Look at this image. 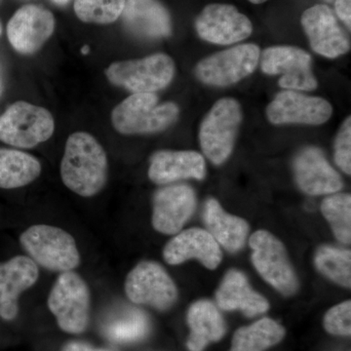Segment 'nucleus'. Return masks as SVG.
Wrapping results in <instances>:
<instances>
[{
  "label": "nucleus",
  "mask_w": 351,
  "mask_h": 351,
  "mask_svg": "<svg viewBox=\"0 0 351 351\" xmlns=\"http://www.w3.org/2000/svg\"><path fill=\"white\" fill-rule=\"evenodd\" d=\"M64 186L82 197L98 195L108 178V157L91 134L75 132L66 140L61 162Z\"/></svg>",
  "instance_id": "obj_1"
},
{
  "label": "nucleus",
  "mask_w": 351,
  "mask_h": 351,
  "mask_svg": "<svg viewBox=\"0 0 351 351\" xmlns=\"http://www.w3.org/2000/svg\"><path fill=\"white\" fill-rule=\"evenodd\" d=\"M179 114V107L172 101L158 105L154 93H133L113 108L110 120L121 135H151L169 128Z\"/></svg>",
  "instance_id": "obj_2"
},
{
  "label": "nucleus",
  "mask_w": 351,
  "mask_h": 351,
  "mask_svg": "<svg viewBox=\"0 0 351 351\" xmlns=\"http://www.w3.org/2000/svg\"><path fill=\"white\" fill-rule=\"evenodd\" d=\"M241 106L232 98L219 99L201 121L199 144L204 156L221 165L232 154L242 122Z\"/></svg>",
  "instance_id": "obj_3"
},
{
  "label": "nucleus",
  "mask_w": 351,
  "mask_h": 351,
  "mask_svg": "<svg viewBox=\"0 0 351 351\" xmlns=\"http://www.w3.org/2000/svg\"><path fill=\"white\" fill-rule=\"evenodd\" d=\"M175 62L163 53L142 59L114 62L106 69L108 82L133 93H154L172 82Z\"/></svg>",
  "instance_id": "obj_4"
},
{
  "label": "nucleus",
  "mask_w": 351,
  "mask_h": 351,
  "mask_svg": "<svg viewBox=\"0 0 351 351\" xmlns=\"http://www.w3.org/2000/svg\"><path fill=\"white\" fill-rule=\"evenodd\" d=\"M21 244L34 263L53 271H71L80 263L73 237L62 228L32 226L20 237Z\"/></svg>",
  "instance_id": "obj_5"
},
{
  "label": "nucleus",
  "mask_w": 351,
  "mask_h": 351,
  "mask_svg": "<svg viewBox=\"0 0 351 351\" xmlns=\"http://www.w3.org/2000/svg\"><path fill=\"white\" fill-rule=\"evenodd\" d=\"M54 131L52 113L27 101H16L0 117V141L21 149L43 144Z\"/></svg>",
  "instance_id": "obj_6"
},
{
  "label": "nucleus",
  "mask_w": 351,
  "mask_h": 351,
  "mask_svg": "<svg viewBox=\"0 0 351 351\" xmlns=\"http://www.w3.org/2000/svg\"><path fill=\"white\" fill-rule=\"evenodd\" d=\"M48 307L62 331L82 334L90 317V293L86 283L75 272H63L51 290Z\"/></svg>",
  "instance_id": "obj_7"
},
{
  "label": "nucleus",
  "mask_w": 351,
  "mask_h": 351,
  "mask_svg": "<svg viewBox=\"0 0 351 351\" xmlns=\"http://www.w3.org/2000/svg\"><path fill=\"white\" fill-rule=\"evenodd\" d=\"M260 56L257 44H240L201 60L196 64L195 75L209 86H230L256 71Z\"/></svg>",
  "instance_id": "obj_8"
},
{
  "label": "nucleus",
  "mask_w": 351,
  "mask_h": 351,
  "mask_svg": "<svg viewBox=\"0 0 351 351\" xmlns=\"http://www.w3.org/2000/svg\"><path fill=\"white\" fill-rule=\"evenodd\" d=\"M249 245L252 263L260 276L283 295H292L299 289V280L280 240L267 230L252 234Z\"/></svg>",
  "instance_id": "obj_9"
},
{
  "label": "nucleus",
  "mask_w": 351,
  "mask_h": 351,
  "mask_svg": "<svg viewBox=\"0 0 351 351\" xmlns=\"http://www.w3.org/2000/svg\"><path fill=\"white\" fill-rule=\"evenodd\" d=\"M125 293L133 304H147L167 311L177 301L178 291L174 281L162 265L145 261L129 272Z\"/></svg>",
  "instance_id": "obj_10"
},
{
  "label": "nucleus",
  "mask_w": 351,
  "mask_h": 351,
  "mask_svg": "<svg viewBox=\"0 0 351 351\" xmlns=\"http://www.w3.org/2000/svg\"><path fill=\"white\" fill-rule=\"evenodd\" d=\"M195 29L207 43L232 45L248 38L253 32V25L237 7L212 3L205 6L196 18Z\"/></svg>",
  "instance_id": "obj_11"
},
{
  "label": "nucleus",
  "mask_w": 351,
  "mask_h": 351,
  "mask_svg": "<svg viewBox=\"0 0 351 351\" xmlns=\"http://www.w3.org/2000/svg\"><path fill=\"white\" fill-rule=\"evenodd\" d=\"M332 114V105L325 99L292 90L277 94L267 108V119L274 125H321L331 119Z\"/></svg>",
  "instance_id": "obj_12"
},
{
  "label": "nucleus",
  "mask_w": 351,
  "mask_h": 351,
  "mask_svg": "<svg viewBox=\"0 0 351 351\" xmlns=\"http://www.w3.org/2000/svg\"><path fill=\"white\" fill-rule=\"evenodd\" d=\"M301 24L316 54L336 59L350 50V38L329 6L316 4L309 7L302 13Z\"/></svg>",
  "instance_id": "obj_13"
},
{
  "label": "nucleus",
  "mask_w": 351,
  "mask_h": 351,
  "mask_svg": "<svg viewBox=\"0 0 351 351\" xmlns=\"http://www.w3.org/2000/svg\"><path fill=\"white\" fill-rule=\"evenodd\" d=\"M54 31V16L38 4L21 7L7 25L9 43L23 55L38 52Z\"/></svg>",
  "instance_id": "obj_14"
},
{
  "label": "nucleus",
  "mask_w": 351,
  "mask_h": 351,
  "mask_svg": "<svg viewBox=\"0 0 351 351\" xmlns=\"http://www.w3.org/2000/svg\"><path fill=\"white\" fill-rule=\"evenodd\" d=\"M196 209V195L188 184H171L154 196L152 226L163 234H177Z\"/></svg>",
  "instance_id": "obj_15"
},
{
  "label": "nucleus",
  "mask_w": 351,
  "mask_h": 351,
  "mask_svg": "<svg viewBox=\"0 0 351 351\" xmlns=\"http://www.w3.org/2000/svg\"><path fill=\"white\" fill-rule=\"evenodd\" d=\"M293 169L298 186L306 195H332L343 189L341 176L318 147L302 149L295 157Z\"/></svg>",
  "instance_id": "obj_16"
},
{
  "label": "nucleus",
  "mask_w": 351,
  "mask_h": 351,
  "mask_svg": "<svg viewBox=\"0 0 351 351\" xmlns=\"http://www.w3.org/2000/svg\"><path fill=\"white\" fill-rule=\"evenodd\" d=\"M163 257L172 265L196 258L207 269H215L221 263L223 255L218 242L207 230L193 228L177 233L166 244Z\"/></svg>",
  "instance_id": "obj_17"
},
{
  "label": "nucleus",
  "mask_w": 351,
  "mask_h": 351,
  "mask_svg": "<svg viewBox=\"0 0 351 351\" xmlns=\"http://www.w3.org/2000/svg\"><path fill=\"white\" fill-rule=\"evenodd\" d=\"M122 22L127 31L144 39H160L172 34L169 11L159 0H126Z\"/></svg>",
  "instance_id": "obj_18"
},
{
  "label": "nucleus",
  "mask_w": 351,
  "mask_h": 351,
  "mask_svg": "<svg viewBox=\"0 0 351 351\" xmlns=\"http://www.w3.org/2000/svg\"><path fill=\"white\" fill-rule=\"evenodd\" d=\"M206 176L204 157L193 151H160L151 158L149 178L156 184H168L181 180L200 181Z\"/></svg>",
  "instance_id": "obj_19"
},
{
  "label": "nucleus",
  "mask_w": 351,
  "mask_h": 351,
  "mask_svg": "<svg viewBox=\"0 0 351 351\" xmlns=\"http://www.w3.org/2000/svg\"><path fill=\"white\" fill-rule=\"evenodd\" d=\"M216 301L223 311L239 309L248 317L267 313L269 304L251 288L247 277L239 270L226 274L216 292Z\"/></svg>",
  "instance_id": "obj_20"
},
{
  "label": "nucleus",
  "mask_w": 351,
  "mask_h": 351,
  "mask_svg": "<svg viewBox=\"0 0 351 351\" xmlns=\"http://www.w3.org/2000/svg\"><path fill=\"white\" fill-rule=\"evenodd\" d=\"M203 219L207 232L226 250L235 253L243 248L249 233V225L245 219L226 213L214 198L205 202Z\"/></svg>",
  "instance_id": "obj_21"
},
{
  "label": "nucleus",
  "mask_w": 351,
  "mask_h": 351,
  "mask_svg": "<svg viewBox=\"0 0 351 351\" xmlns=\"http://www.w3.org/2000/svg\"><path fill=\"white\" fill-rule=\"evenodd\" d=\"M188 323L191 329L188 348L191 351H202L212 341L223 338L226 332L223 316L213 302L206 300L191 304Z\"/></svg>",
  "instance_id": "obj_22"
},
{
  "label": "nucleus",
  "mask_w": 351,
  "mask_h": 351,
  "mask_svg": "<svg viewBox=\"0 0 351 351\" xmlns=\"http://www.w3.org/2000/svg\"><path fill=\"white\" fill-rule=\"evenodd\" d=\"M38 276V265L31 258L17 256L0 263V304L17 301L21 293L36 284Z\"/></svg>",
  "instance_id": "obj_23"
},
{
  "label": "nucleus",
  "mask_w": 351,
  "mask_h": 351,
  "mask_svg": "<svg viewBox=\"0 0 351 351\" xmlns=\"http://www.w3.org/2000/svg\"><path fill=\"white\" fill-rule=\"evenodd\" d=\"M41 174L38 159L16 149H0V188H22Z\"/></svg>",
  "instance_id": "obj_24"
},
{
  "label": "nucleus",
  "mask_w": 351,
  "mask_h": 351,
  "mask_svg": "<svg viewBox=\"0 0 351 351\" xmlns=\"http://www.w3.org/2000/svg\"><path fill=\"white\" fill-rule=\"evenodd\" d=\"M103 332L108 341L120 345L137 343L147 336L149 320L144 311L136 307H126L112 314L104 323Z\"/></svg>",
  "instance_id": "obj_25"
},
{
  "label": "nucleus",
  "mask_w": 351,
  "mask_h": 351,
  "mask_svg": "<svg viewBox=\"0 0 351 351\" xmlns=\"http://www.w3.org/2000/svg\"><path fill=\"white\" fill-rule=\"evenodd\" d=\"M285 336V330L279 323L263 318L250 326L235 332L230 351H265L278 343Z\"/></svg>",
  "instance_id": "obj_26"
},
{
  "label": "nucleus",
  "mask_w": 351,
  "mask_h": 351,
  "mask_svg": "<svg viewBox=\"0 0 351 351\" xmlns=\"http://www.w3.org/2000/svg\"><path fill=\"white\" fill-rule=\"evenodd\" d=\"M260 63L265 75H285L311 68V56L306 50L295 46H272L261 53Z\"/></svg>",
  "instance_id": "obj_27"
},
{
  "label": "nucleus",
  "mask_w": 351,
  "mask_h": 351,
  "mask_svg": "<svg viewBox=\"0 0 351 351\" xmlns=\"http://www.w3.org/2000/svg\"><path fill=\"white\" fill-rule=\"evenodd\" d=\"M316 269L323 276L343 287L351 286V252L323 245L314 256Z\"/></svg>",
  "instance_id": "obj_28"
},
{
  "label": "nucleus",
  "mask_w": 351,
  "mask_h": 351,
  "mask_svg": "<svg viewBox=\"0 0 351 351\" xmlns=\"http://www.w3.org/2000/svg\"><path fill=\"white\" fill-rule=\"evenodd\" d=\"M321 212L331 226L335 237L343 244L351 241V196L332 193L323 200Z\"/></svg>",
  "instance_id": "obj_29"
},
{
  "label": "nucleus",
  "mask_w": 351,
  "mask_h": 351,
  "mask_svg": "<svg viewBox=\"0 0 351 351\" xmlns=\"http://www.w3.org/2000/svg\"><path fill=\"white\" fill-rule=\"evenodd\" d=\"M126 0H75L78 19L87 24L108 25L119 20Z\"/></svg>",
  "instance_id": "obj_30"
},
{
  "label": "nucleus",
  "mask_w": 351,
  "mask_h": 351,
  "mask_svg": "<svg viewBox=\"0 0 351 351\" xmlns=\"http://www.w3.org/2000/svg\"><path fill=\"white\" fill-rule=\"evenodd\" d=\"M324 327L330 334L350 336L351 302H343L332 307L325 315Z\"/></svg>",
  "instance_id": "obj_31"
},
{
  "label": "nucleus",
  "mask_w": 351,
  "mask_h": 351,
  "mask_svg": "<svg viewBox=\"0 0 351 351\" xmlns=\"http://www.w3.org/2000/svg\"><path fill=\"white\" fill-rule=\"evenodd\" d=\"M335 161L341 171L351 174V117H346L335 140Z\"/></svg>",
  "instance_id": "obj_32"
},
{
  "label": "nucleus",
  "mask_w": 351,
  "mask_h": 351,
  "mask_svg": "<svg viewBox=\"0 0 351 351\" xmlns=\"http://www.w3.org/2000/svg\"><path fill=\"white\" fill-rule=\"evenodd\" d=\"M278 84L281 88L292 91H313L318 86L311 66L281 76Z\"/></svg>",
  "instance_id": "obj_33"
},
{
  "label": "nucleus",
  "mask_w": 351,
  "mask_h": 351,
  "mask_svg": "<svg viewBox=\"0 0 351 351\" xmlns=\"http://www.w3.org/2000/svg\"><path fill=\"white\" fill-rule=\"evenodd\" d=\"M335 11L337 16L351 29V0H335Z\"/></svg>",
  "instance_id": "obj_34"
},
{
  "label": "nucleus",
  "mask_w": 351,
  "mask_h": 351,
  "mask_svg": "<svg viewBox=\"0 0 351 351\" xmlns=\"http://www.w3.org/2000/svg\"><path fill=\"white\" fill-rule=\"evenodd\" d=\"M18 313L17 301H10L0 304V316L5 320H12Z\"/></svg>",
  "instance_id": "obj_35"
},
{
  "label": "nucleus",
  "mask_w": 351,
  "mask_h": 351,
  "mask_svg": "<svg viewBox=\"0 0 351 351\" xmlns=\"http://www.w3.org/2000/svg\"><path fill=\"white\" fill-rule=\"evenodd\" d=\"M62 351H112L110 350H105V348H94L89 343H83V341H69L64 346Z\"/></svg>",
  "instance_id": "obj_36"
},
{
  "label": "nucleus",
  "mask_w": 351,
  "mask_h": 351,
  "mask_svg": "<svg viewBox=\"0 0 351 351\" xmlns=\"http://www.w3.org/2000/svg\"><path fill=\"white\" fill-rule=\"evenodd\" d=\"M54 3L58 4V5H66V4H68L71 0H52Z\"/></svg>",
  "instance_id": "obj_37"
},
{
  "label": "nucleus",
  "mask_w": 351,
  "mask_h": 351,
  "mask_svg": "<svg viewBox=\"0 0 351 351\" xmlns=\"http://www.w3.org/2000/svg\"><path fill=\"white\" fill-rule=\"evenodd\" d=\"M249 1H250L251 3L253 4H262L265 3V2H267V0H249Z\"/></svg>",
  "instance_id": "obj_38"
},
{
  "label": "nucleus",
  "mask_w": 351,
  "mask_h": 351,
  "mask_svg": "<svg viewBox=\"0 0 351 351\" xmlns=\"http://www.w3.org/2000/svg\"><path fill=\"white\" fill-rule=\"evenodd\" d=\"M83 54H87L88 52H89V47L88 46H85L84 48L82 49Z\"/></svg>",
  "instance_id": "obj_39"
},
{
  "label": "nucleus",
  "mask_w": 351,
  "mask_h": 351,
  "mask_svg": "<svg viewBox=\"0 0 351 351\" xmlns=\"http://www.w3.org/2000/svg\"><path fill=\"white\" fill-rule=\"evenodd\" d=\"M325 1L329 2V3H332V2H334L335 0H325Z\"/></svg>",
  "instance_id": "obj_40"
},
{
  "label": "nucleus",
  "mask_w": 351,
  "mask_h": 351,
  "mask_svg": "<svg viewBox=\"0 0 351 351\" xmlns=\"http://www.w3.org/2000/svg\"><path fill=\"white\" fill-rule=\"evenodd\" d=\"M1 31H2L1 25H0V34H1Z\"/></svg>",
  "instance_id": "obj_41"
},
{
  "label": "nucleus",
  "mask_w": 351,
  "mask_h": 351,
  "mask_svg": "<svg viewBox=\"0 0 351 351\" xmlns=\"http://www.w3.org/2000/svg\"><path fill=\"white\" fill-rule=\"evenodd\" d=\"M0 90H1V82H0Z\"/></svg>",
  "instance_id": "obj_42"
}]
</instances>
